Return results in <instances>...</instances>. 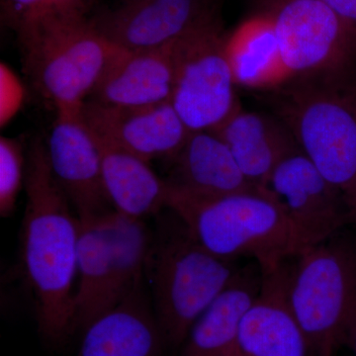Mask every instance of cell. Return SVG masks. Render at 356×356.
Segmentation results:
<instances>
[{
  "label": "cell",
  "mask_w": 356,
  "mask_h": 356,
  "mask_svg": "<svg viewBox=\"0 0 356 356\" xmlns=\"http://www.w3.org/2000/svg\"><path fill=\"white\" fill-rule=\"evenodd\" d=\"M21 231L23 273L44 343L60 346L74 334L79 220L51 172L46 145L27 154Z\"/></svg>",
  "instance_id": "6da1fadb"
},
{
  "label": "cell",
  "mask_w": 356,
  "mask_h": 356,
  "mask_svg": "<svg viewBox=\"0 0 356 356\" xmlns=\"http://www.w3.org/2000/svg\"><path fill=\"white\" fill-rule=\"evenodd\" d=\"M145 280L168 350H179L197 318L236 277V261L213 254L172 210L156 216Z\"/></svg>",
  "instance_id": "7a4b0ae2"
},
{
  "label": "cell",
  "mask_w": 356,
  "mask_h": 356,
  "mask_svg": "<svg viewBox=\"0 0 356 356\" xmlns=\"http://www.w3.org/2000/svg\"><path fill=\"white\" fill-rule=\"evenodd\" d=\"M166 208L179 216L206 250L221 259L248 257L262 271H269L299 254L287 215L262 189L198 196L168 184Z\"/></svg>",
  "instance_id": "3957f363"
},
{
  "label": "cell",
  "mask_w": 356,
  "mask_h": 356,
  "mask_svg": "<svg viewBox=\"0 0 356 356\" xmlns=\"http://www.w3.org/2000/svg\"><path fill=\"white\" fill-rule=\"evenodd\" d=\"M346 74L289 81L278 89L276 110L299 149L343 193L356 232V88Z\"/></svg>",
  "instance_id": "277c9868"
},
{
  "label": "cell",
  "mask_w": 356,
  "mask_h": 356,
  "mask_svg": "<svg viewBox=\"0 0 356 356\" xmlns=\"http://www.w3.org/2000/svg\"><path fill=\"white\" fill-rule=\"evenodd\" d=\"M26 70L57 112L79 111L126 50L83 13L51 16L18 33Z\"/></svg>",
  "instance_id": "5b68a950"
},
{
  "label": "cell",
  "mask_w": 356,
  "mask_h": 356,
  "mask_svg": "<svg viewBox=\"0 0 356 356\" xmlns=\"http://www.w3.org/2000/svg\"><path fill=\"white\" fill-rule=\"evenodd\" d=\"M287 299L314 356L344 346L356 315V232L343 229L292 257Z\"/></svg>",
  "instance_id": "8992f818"
},
{
  "label": "cell",
  "mask_w": 356,
  "mask_h": 356,
  "mask_svg": "<svg viewBox=\"0 0 356 356\" xmlns=\"http://www.w3.org/2000/svg\"><path fill=\"white\" fill-rule=\"evenodd\" d=\"M79 228L74 334L144 286L151 236L143 221L116 212L95 222H79Z\"/></svg>",
  "instance_id": "52a82bcc"
},
{
  "label": "cell",
  "mask_w": 356,
  "mask_h": 356,
  "mask_svg": "<svg viewBox=\"0 0 356 356\" xmlns=\"http://www.w3.org/2000/svg\"><path fill=\"white\" fill-rule=\"evenodd\" d=\"M217 23L202 18L175 44L170 103L191 132L213 131L241 106Z\"/></svg>",
  "instance_id": "ba28073f"
},
{
  "label": "cell",
  "mask_w": 356,
  "mask_h": 356,
  "mask_svg": "<svg viewBox=\"0 0 356 356\" xmlns=\"http://www.w3.org/2000/svg\"><path fill=\"white\" fill-rule=\"evenodd\" d=\"M273 15L290 81L346 72L356 29L320 0H285Z\"/></svg>",
  "instance_id": "9c48e42d"
},
{
  "label": "cell",
  "mask_w": 356,
  "mask_h": 356,
  "mask_svg": "<svg viewBox=\"0 0 356 356\" xmlns=\"http://www.w3.org/2000/svg\"><path fill=\"white\" fill-rule=\"evenodd\" d=\"M284 210L299 252L351 225L348 202L298 147L281 159L261 187Z\"/></svg>",
  "instance_id": "30bf717a"
},
{
  "label": "cell",
  "mask_w": 356,
  "mask_h": 356,
  "mask_svg": "<svg viewBox=\"0 0 356 356\" xmlns=\"http://www.w3.org/2000/svg\"><path fill=\"white\" fill-rule=\"evenodd\" d=\"M81 110L57 112L46 147L54 177L79 222H90L115 211L103 184L99 139Z\"/></svg>",
  "instance_id": "8fae6325"
},
{
  "label": "cell",
  "mask_w": 356,
  "mask_h": 356,
  "mask_svg": "<svg viewBox=\"0 0 356 356\" xmlns=\"http://www.w3.org/2000/svg\"><path fill=\"white\" fill-rule=\"evenodd\" d=\"M81 111L100 139L149 163L172 161L191 134L170 102L117 107L88 100Z\"/></svg>",
  "instance_id": "7c38bea8"
},
{
  "label": "cell",
  "mask_w": 356,
  "mask_h": 356,
  "mask_svg": "<svg viewBox=\"0 0 356 356\" xmlns=\"http://www.w3.org/2000/svg\"><path fill=\"white\" fill-rule=\"evenodd\" d=\"M288 261L264 271L261 291L243 316L233 356H314L288 303Z\"/></svg>",
  "instance_id": "4fadbf2b"
},
{
  "label": "cell",
  "mask_w": 356,
  "mask_h": 356,
  "mask_svg": "<svg viewBox=\"0 0 356 356\" xmlns=\"http://www.w3.org/2000/svg\"><path fill=\"white\" fill-rule=\"evenodd\" d=\"M202 16L196 0H138L95 24L124 50L145 51L181 38Z\"/></svg>",
  "instance_id": "5bb4252c"
},
{
  "label": "cell",
  "mask_w": 356,
  "mask_h": 356,
  "mask_svg": "<svg viewBox=\"0 0 356 356\" xmlns=\"http://www.w3.org/2000/svg\"><path fill=\"white\" fill-rule=\"evenodd\" d=\"M76 356H165V339L144 286L83 332Z\"/></svg>",
  "instance_id": "9a60e30c"
},
{
  "label": "cell",
  "mask_w": 356,
  "mask_h": 356,
  "mask_svg": "<svg viewBox=\"0 0 356 356\" xmlns=\"http://www.w3.org/2000/svg\"><path fill=\"white\" fill-rule=\"evenodd\" d=\"M175 42L152 50L124 51L95 88L93 102L117 107L170 102L175 79Z\"/></svg>",
  "instance_id": "2e32d148"
},
{
  "label": "cell",
  "mask_w": 356,
  "mask_h": 356,
  "mask_svg": "<svg viewBox=\"0 0 356 356\" xmlns=\"http://www.w3.org/2000/svg\"><path fill=\"white\" fill-rule=\"evenodd\" d=\"M257 262L241 267L228 287L197 318L179 348L178 356H233L241 323L262 286Z\"/></svg>",
  "instance_id": "e0dca14e"
},
{
  "label": "cell",
  "mask_w": 356,
  "mask_h": 356,
  "mask_svg": "<svg viewBox=\"0 0 356 356\" xmlns=\"http://www.w3.org/2000/svg\"><path fill=\"white\" fill-rule=\"evenodd\" d=\"M170 186L198 196H221L257 189L250 184L224 140L212 131L191 132L172 159Z\"/></svg>",
  "instance_id": "ac0fdd59"
},
{
  "label": "cell",
  "mask_w": 356,
  "mask_h": 356,
  "mask_svg": "<svg viewBox=\"0 0 356 356\" xmlns=\"http://www.w3.org/2000/svg\"><path fill=\"white\" fill-rule=\"evenodd\" d=\"M212 132L228 146L250 184L259 189L281 159L298 147L280 119L241 106Z\"/></svg>",
  "instance_id": "d6986e66"
},
{
  "label": "cell",
  "mask_w": 356,
  "mask_h": 356,
  "mask_svg": "<svg viewBox=\"0 0 356 356\" xmlns=\"http://www.w3.org/2000/svg\"><path fill=\"white\" fill-rule=\"evenodd\" d=\"M98 139L102 151L103 184L115 212L143 221L165 210L168 182L152 170L149 161Z\"/></svg>",
  "instance_id": "ffe728a7"
},
{
  "label": "cell",
  "mask_w": 356,
  "mask_h": 356,
  "mask_svg": "<svg viewBox=\"0 0 356 356\" xmlns=\"http://www.w3.org/2000/svg\"><path fill=\"white\" fill-rule=\"evenodd\" d=\"M224 50L236 86L268 90L290 81L271 13L252 16L241 23L225 37Z\"/></svg>",
  "instance_id": "44dd1931"
},
{
  "label": "cell",
  "mask_w": 356,
  "mask_h": 356,
  "mask_svg": "<svg viewBox=\"0 0 356 356\" xmlns=\"http://www.w3.org/2000/svg\"><path fill=\"white\" fill-rule=\"evenodd\" d=\"M27 154L22 144L13 138H0V214L14 212L18 196L25 185Z\"/></svg>",
  "instance_id": "7402d4cb"
},
{
  "label": "cell",
  "mask_w": 356,
  "mask_h": 356,
  "mask_svg": "<svg viewBox=\"0 0 356 356\" xmlns=\"http://www.w3.org/2000/svg\"><path fill=\"white\" fill-rule=\"evenodd\" d=\"M88 0H2L4 17L19 33L51 16L83 13Z\"/></svg>",
  "instance_id": "603a6c76"
},
{
  "label": "cell",
  "mask_w": 356,
  "mask_h": 356,
  "mask_svg": "<svg viewBox=\"0 0 356 356\" xmlns=\"http://www.w3.org/2000/svg\"><path fill=\"white\" fill-rule=\"evenodd\" d=\"M27 97L22 79L6 63L0 64V126L6 127L23 108Z\"/></svg>",
  "instance_id": "cb8c5ba5"
},
{
  "label": "cell",
  "mask_w": 356,
  "mask_h": 356,
  "mask_svg": "<svg viewBox=\"0 0 356 356\" xmlns=\"http://www.w3.org/2000/svg\"><path fill=\"white\" fill-rule=\"evenodd\" d=\"M356 29V0H320Z\"/></svg>",
  "instance_id": "d4e9b609"
},
{
  "label": "cell",
  "mask_w": 356,
  "mask_h": 356,
  "mask_svg": "<svg viewBox=\"0 0 356 356\" xmlns=\"http://www.w3.org/2000/svg\"><path fill=\"white\" fill-rule=\"evenodd\" d=\"M344 346H348L353 351V355L356 356V315L351 322L350 329H348Z\"/></svg>",
  "instance_id": "484cf974"
}]
</instances>
